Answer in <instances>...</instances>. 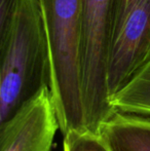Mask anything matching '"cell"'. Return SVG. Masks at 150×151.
<instances>
[{"label":"cell","instance_id":"cell-1","mask_svg":"<svg viewBox=\"0 0 150 151\" xmlns=\"http://www.w3.org/2000/svg\"><path fill=\"white\" fill-rule=\"evenodd\" d=\"M48 36L41 0H21L0 63V131L43 86L50 88Z\"/></svg>","mask_w":150,"mask_h":151},{"label":"cell","instance_id":"cell-2","mask_svg":"<svg viewBox=\"0 0 150 151\" xmlns=\"http://www.w3.org/2000/svg\"><path fill=\"white\" fill-rule=\"evenodd\" d=\"M48 36L50 91L63 136L88 131L80 82L81 0H42Z\"/></svg>","mask_w":150,"mask_h":151},{"label":"cell","instance_id":"cell-3","mask_svg":"<svg viewBox=\"0 0 150 151\" xmlns=\"http://www.w3.org/2000/svg\"><path fill=\"white\" fill-rule=\"evenodd\" d=\"M112 0H81L80 82L86 129L98 134L116 112L107 88L106 43Z\"/></svg>","mask_w":150,"mask_h":151},{"label":"cell","instance_id":"cell-4","mask_svg":"<svg viewBox=\"0 0 150 151\" xmlns=\"http://www.w3.org/2000/svg\"><path fill=\"white\" fill-rule=\"evenodd\" d=\"M150 61V0H112L106 43L109 98Z\"/></svg>","mask_w":150,"mask_h":151},{"label":"cell","instance_id":"cell-5","mask_svg":"<svg viewBox=\"0 0 150 151\" xmlns=\"http://www.w3.org/2000/svg\"><path fill=\"white\" fill-rule=\"evenodd\" d=\"M60 129L52 91L41 88L0 131V151H50Z\"/></svg>","mask_w":150,"mask_h":151},{"label":"cell","instance_id":"cell-6","mask_svg":"<svg viewBox=\"0 0 150 151\" xmlns=\"http://www.w3.org/2000/svg\"><path fill=\"white\" fill-rule=\"evenodd\" d=\"M98 135L110 151H150V114L116 111Z\"/></svg>","mask_w":150,"mask_h":151},{"label":"cell","instance_id":"cell-7","mask_svg":"<svg viewBox=\"0 0 150 151\" xmlns=\"http://www.w3.org/2000/svg\"><path fill=\"white\" fill-rule=\"evenodd\" d=\"M116 111L150 114V61L110 99Z\"/></svg>","mask_w":150,"mask_h":151},{"label":"cell","instance_id":"cell-8","mask_svg":"<svg viewBox=\"0 0 150 151\" xmlns=\"http://www.w3.org/2000/svg\"><path fill=\"white\" fill-rule=\"evenodd\" d=\"M63 151H110L98 134L71 131L64 135Z\"/></svg>","mask_w":150,"mask_h":151},{"label":"cell","instance_id":"cell-9","mask_svg":"<svg viewBox=\"0 0 150 151\" xmlns=\"http://www.w3.org/2000/svg\"><path fill=\"white\" fill-rule=\"evenodd\" d=\"M21 0H0V63L6 50Z\"/></svg>","mask_w":150,"mask_h":151}]
</instances>
